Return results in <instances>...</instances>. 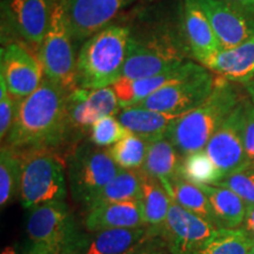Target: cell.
I'll list each match as a JSON object with an SVG mask.
<instances>
[{"instance_id":"cell-16","label":"cell","mask_w":254,"mask_h":254,"mask_svg":"<svg viewBox=\"0 0 254 254\" xmlns=\"http://www.w3.org/2000/svg\"><path fill=\"white\" fill-rule=\"evenodd\" d=\"M207 15L222 49H231L254 37V18L226 0H196Z\"/></svg>"},{"instance_id":"cell-18","label":"cell","mask_w":254,"mask_h":254,"mask_svg":"<svg viewBox=\"0 0 254 254\" xmlns=\"http://www.w3.org/2000/svg\"><path fill=\"white\" fill-rule=\"evenodd\" d=\"M211 72L231 82L254 80V37L231 49H221L201 63Z\"/></svg>"},{"instance_id":"cell-25","label":"cell","mask_w":254,"mask_h":254,"mask_svg":"<svg viewBox=\"0 0 254 254\" xmlns=\"http://www.w3.org/2000/svg\"><path fill=\"white\" fill-rule=\"evenodd\" d=\"M142 186V205L147 227L158 236L161 233L170 211L172 198L155 178L151 177L144 170H141Z\"/></svg>"},{"instance_id":"cell-41","label":"cell","mask_w":254,"mask_h":254,"mask_svg":"<svg viewBox=\"0 0 254 254\" xmlns=\"http://www.w3.org/2000/svg\"><path fill=\"white\" fill-rule=\"evenodd\" d=\"M251 254H254V245H253V249H252V252H251Z\"/></svg>"},{"instance_id":"cell-42","label":"cell","mask_w":254,"mask_h":254,"mask_svg":"<svg viewBox=\"0 0 254 254\" xmlns=\"http://www.w3.org/2000/svg\"><path fill=\"white\" fill-rule=\"evenodd\" d=\"M136 254H140V253H136Z\"/></svg>"},{"instance_id":"cell-5","label":"cell","mask_w":254,"mask_h":254,"mask_svg":"<svg viewBox=\"0 0 254 254\" xmlns=\"http://www.w3.org/2000/svg\"><path fill=\"white\" fill-rule=\"evenodd\" d=\"M21 158L20 201L31 209L50 201H65L66 164L55 148L18 150Z\"/></svg>"},{"instance_id":"cell-34","label":"cell","mask_w":254,"mask_h":254,"mask_svg":"<svg viewBox=\"0 0 254 254\" xmlns=\"http://www.w3.org/2000/svg\"><path fill=\"white\" fill-rule=\"evenodd\" d=\"M20 101L9 93L4 79L0 78V138L2 141L11 131Z\"/></svg>"},{"instance_id":"cell-27","label":"cell","mask_w":254,"mask_h":254,"mask_svg":"<svg viewBox=\"0 0 254 254\" xmlns=\"http://www.w3.org/2000/svg\"><path fill=\"white\" fill-rule=\"evenodd\" d=\"M21 158L20 152L8 145L0 151V206L6 207L20 194Z\"/></svg>"},{"instance_id":"cell-4","label":"cell","mask_w":254,"mask_h":254,"mask_svg":"<svg viewBox=\"0 0 254 254\" xmlns=\"http://www.w3.org/2000/svg\"><path fill=\"white\" fill-rule=\"evenodd\" d=\"M26 237L25 243L32 254H79L87 238L65 201H50L31 208Z\"/></svg>"},{"instance_id":"cell-1","label":"cell","mask_w":254,"mask_h":254,"mask_svg":"<svg viewBox=\"0 0 254 254\" xmlns=\"http://www.w3.org/2000/svg\"><path fill=\"white\" fill-rule=\"evenodd\" d=\"M67 95V90L44 78L40 86L19 104L5 144L15 150H56L69 142Z\"/></svg>"},{"instance_id":"cell-13","label":"cell","mask_w":254,"mask_h":254,"mask_svg":"<svg viewBox=\"0 0 254 254\" xmlns=\"http://www.w3.org/2000/svg\"><path fill=\"white\" fill-rule=\"evenodd\" d=\"M245 99L246 98H244L240 101L233 112L221 124L204 148L215 166L224 174V178L250 165L244 145Z\"/></svg>"},{"instance_id":"cell-32","label":"cell","mask_w":254,"mask_h":254,"mask_svg":"<svg viewBox=\"0 0 254 254\" xmlns=\"http://www.w3.org/2000/svg\"><path fill=\"white\" fill-rule=\"evenodd\" d=\"M123 124L116 116H109L98 120L90 129V141L99 147H109L117 144L119 140L128 134Z\"/></svg>"},{"instance_id":"cell-20","label":"cell","mask_w":254,"mask_h":254,"mask_svg":"<svg viewBox=\"0 0 254 254\" xmlns=\"http://www.w3.org/2000/svg\"><path fill=\"white\" fill-rule=\"evenodd\" d=\"M85 227L94 233L112 228L147 227L141 200L113 202L88 209Z\"/></svg>"},{"instance_id":"cell-38","label":"cell","mask_w":254,"mask_h":254,"mask_svg":"<svg viewBox=\"0 0 254 254\" xmlns=\"http://www.w3.org/2000/svg\"><path fill=\"white\" fill-rule=\"evenodd\" d=\"M1 254H32L26 243H24V245L21 244H12V245L6 246L4 250H2Z\"/></svg>"},{"instance_id":"cell-15","label":"cell","mask_w":254,"mask_h":254,"mask_svg":"<svg viewBox=\"0 0 254 254\" xmlns=\"http://www.w3.org/2000/svg\"><path fill=\"white\" fill-rule=\"evenodd\" d=\"M135 1L138 0H67L73 39L77 43L88 39Z\"/></svg>"},{"instance_id":"cell-3","label":"cell","mask_w":254,"mask_h":254,"mask_svg":"<svg viewBox=\"0 0 254 254\" xmlns=\"http://www.w3.org/2000/svg\"><path fill=\"white\" fill-rule=\"evenodd\" d=\"M131 28L109 25L84 41L77 56V87L113 86L122 78Z\"/></svg>"},{"instance_id":"cell-12","label":"cell","mask_w":254,"mask_h":254,"mask_svg":"<svg viewBox=\"0 0 254 254\" xmlns=\"http://www.w3.org/2000/svg\"><path fill=\"white\" fill-rule=\"evenodd\" d=\"M0 78L15 99L23 100L40 86L45 75L39 58L21 44L9 41L0 51Z\"/></svg>"},{"instance_id":"cell-8","label":"cell","mask_w":254,"mask_h":254,"mask_svg":"<svg viewBox=\"0 0 254 254\" xmlns=\"http://www.w3.org/2000/svg\"><path fill=\"white\" fill-rule=\"evenodd\" d=\"M214 85L215 78L212 72L196 63L189 74L155 92L138 106L183 116L204 103L213 91Z\"/></svg>"},{"instance_id":"cell-10","label":"cell","mask_w":254,"mask_h":254,"mask_svg":"<svg viewBox=\"0 0 254 254\" xmlns=\"http://www.w3.org/2000/svg\"><path fill=\"white\" fill-rule=\"evenodd\" d=\"M53 0H1V31L39 51Z\"/></svg>"},{"instance_id":"cell-7","label":"cell","mask_w":254,"mask_h":254,"mask_svg":"<svg viewBox=\"0 0 254 254\" xmlns=\"http://www.w3.org/2000/svg\"><path fill=\"white\" fill-rule=\"evenodd\" d=\"M120 167L104 147L82 142L69 153L66 161L68 187L73 200L88 208Z\"/></svg>"},{"instance_id":"cell-26","label":"cell","mask_w":254,"mask_h":254,"mask_svg":"<svg viewBox=\"0 0 254 254\" xmlns=\"http://www.w3.org/2000/svg\"><path fill=\"white\" fill-rule=\"evenodd\" d=\"M141 199V168L140 170L120 168L116 177L104 187L99 195L94 199L88 209L101 205L113 204V202L134 201V200Z\"/></svg>"},{"instance_id":"cell-33","label":"cell","mask_w":254,"mask_h":254,"mask_svg":"<svg viewBox=\"0 0 254 254\" xmlns=\"http://www.w3.org/2000/svg\"><path fill=\"white\" fill-rule=\"evenodd\" d=\"M215 186L226 187L239 195L247 205H254V166L247 165L236 172L227 174Z\"/></svg>"},{"instance_id":"cell-21","label":"cell","mask_w":254,"mask_h":254,"mask_svg":"<svg viewBox=\"0 0 254 254\" xmlns=\"http://www.w3.org/2000/svg\"><path fill=\"white\" fill-rule=\"evenodd\" d=\"M194 62H187L180 67L164 72L161 74L140 79H119L113 85V90L118 98L120 107L136 106L171 82L185 77L195 66Z\"/></svg>"},{"instance_id":"cell-39","label":"cell","mask_w":254,"mask_h":254,"mask_svg":"<svg viewBox=\"0 0 254 254\" xmlns=\"http://www.w3.org/2000/svg\"><path fill=\"white\" fill-rule=\"evenodd\" d=\"M245 88H246L247 94H249L250 100L254 104V80L249 82V84H246L245 85Z\"/></svg>"},{"instance_id":"cell-14","label":"cell","mask_w":254,"mask_h":254,"mask_svg":"<svg viewBox=\"0 0 254 254\" xmlns=\"http://www.w3.org/2000/svg\"><path fill=\"white\" fill-rule=\"evenodd\" d=\"M217 230L214 224L172 200L160 234L172 254H194Z\"/></svg>"},{"instance_id":"cell-23","label":"cell","mask_w":254,"mask_h":254,"mask_svg":"<svg viewBox=\"0 0 254 254\" xmlns=\"http://www.w3.org/2000/svg\"><path fill=\"white\" fill-rule=\"evenodd\" d=\"M179 153L180 152L167 136L154 139L148 142L147 154L141 168L151 177L159 180L170 196L172 192V183L178 176L182 163Z\"/></svg>"},{"instance_id":"cell-30","label":"cell","mask_w":254,"mask_h":254,"mask_svg":"<svg viewBox=\"0 0 254 254\" xmlns=\"http://www.w3.org/2000/svg\"><path fill=\"white\" fill-rule=\"evenodd\" d=\"M253 245L240 228H218L194 254H251Z\"/></svg>"},{"instance_id":"cell-40","label":"cell","mask_w":254,"mask_h":254,"mask_svg":"<svg viewBox=\"0 0 254 254\" xmlns=\"http://www.w3.org/2000/svg\"><path fill=\"white\" fill-rule=\"evenodd\" d=\"M145 254H161V253H158V252H153V253H145Z\"/></svg>"},{"instance_id":"cell-6","label":"cell","mask_w":254,"mask_h":254,"mask_svg":"<svg viewBox=\"0 0 254 254\" xmlns=\"http://www.w3.org/2000/svg\"><path fill=\"white\" fill-rule=\"evenodd\" d=\"M67 14V0H53L49 27L39 51L45 78L68 92L77 88V57Z\"/></svg>"},{"instance_id":"cell-19","label":"cell","mask_w":254,"mask_h":254,"mask_svg":"<svg viewBox=\"0 0 254 254\" xmlns=\"http://www.w3.org/2000/svg\"><path fill=\"white\" fill-rule=\"evenodd\" d=\"M155 234L148 227L112 228L87 236L79 254H136L148 238Z\"/></svg>"},{"instance_id":"cell-9","label":"cell","mask_w":254,"mask_h":254,"mask_svg":"<svg viewBox=\"0 0 254 254\" xmlns=\"http://www.w3.org/2000/svg\"><path fill=\"white\" fill-rule=\"evenodd\" d=\"M187 62L176 43L164 37L136 38L131 34L120 79H140L178 68Z\"/></svg>"},{"instance_id":"cell-24","label":"cell","mask_w":254,"mask_h":254,"mask_svg":"<svg viewBox=\"0 0 254 254\" xmlns=\"http://www.w3.org/2000/svg\"><path fill=\"white\" fill-rule=\"evenodd\" d=\"M207 195L218 228H240L247 204L233 190L215 185H198Z\"/></svg>"},{"instance_id":"cell-28","label":"cell","mask_w":254,"mask_h":254,"mask_svg":"<svg viewBox=\"0 0 254 254\" xmlns=\"http://www.w3.org/2000/svg\"><path fill=\"white\" fill-rule=\"evenodd\" d=\"M178 176L195 185H217L224 179V174L205 150L186 154L182 159Z\"/></svg>"},{"instance_id":"cell-36","label":"cell","mask_w":254,"mask_h":254,"mask_svg":"<svg viewBox=\"0 0 254 254\" xmlns=\"http://www.w3.org/2000/svg\"><path fill=\"white\" fill-rule=\"evenodd\" d=\"M240 230L254 243V205H247L246 215Z\"/></svg>"},{"instance_id":"cell-37","label":"cell","mask_w":254,"mask_h":254,"mask_svg":"<svg viewBox=\"0 0 254 254\" xmlns=\"http://www.w3.org/2000/svg\"><path fill=\"white\" fill-rule=\"evenodd\" d=\"M226 1L254 18V0H226Z\"/></svg>"},{"instance_id":"cell-22","label":"cell","mask_w":254,"mask_h":254,"mask_svg":"<svg viewBox=\"0 0 254 254\" xmlns=\"http://www.w3.org/2000/svg\"><path fill=\"white\" fill-rule=\"evenodd\" d=\"M116 117L127 131L151 141L166 136L171 125L180 116L158 112L136 105L123 109Z\"/></svg>"},{"instance_id":"cell-31","label":"cell","mask_w":254,"mask_h":254,"mask_svg":"<svg viewBox=\"0 0 254 254\" xmlns=\"http://www.w3.org/2000/svg\"><path fill=\"white\" fill-rule=\"evenodd\" d=\"M148 140L129 132L122 140L110 147V154L120 168L140 170L147 154Z\"/></svg>"},{"instance_id":"cell-35","label":"cell","mask_w":254,"mask_h":254,"mask_svg":"<svg viewBox=\"0 0 254 254\" xmlns=\"http://www.w3.org/2000/svg\"><path fill=\"white\" fill-rule=\"evenodd\" d=\"M244 145L247 161L254 166V104L250 98H246L244 106Z\"/></svg>"},{"instance_id":"cell-17","label":"cell","mask_w":254,"mask_h":254,"mask_svg":"<svg viewBox=\"0 0 254 254\" xmlns=\"http://www.w3.org/2000/svg\"><path fill=\"white\" fill-rule=\"evenodd\" d=\"M184 39L190 56L201 64L222 49L207 15L196 0H183Z\"/></svg>"},{"instance_id":"cell-2","label":"cell","mask_w":254,"mask_h":254,"mask_svg":"<svg viewBox=\"0 0 254 254\" xmlns=\"http://www.w3.org/2000/svg\"><path fill=\"white\" fill-rule=\"evenodd\" d=\"M244 98L231 81L218 75L207 99L180 116L171 125L166 136L183 155L204 150L212 135Z\"/></svg>"},{"instance_id":"cell-11","label":"cell","mask_w":254,"mask_h":254,"mask_svg":"<svg viewBox=\"0 0 254 254\" xmlns=\"http://www.w3.org/2000/svg\"><path fill=\"white\" fill-rule=\"evenodd\" d=\"M120 107L112 86L94 88L77 87L67 95V118L69 142L80 139L98 120L109 116H117Z\"/></svg>"},{"instance_id":"cell-29","label":"cell","mask_w":254,"mask_h":254,"mask_svg":"<svg viewBox=\"0 0 254 254\" xmlns=\"http://www.w3.org/2000/svg\"><path fill=\"white\" fill-rule=\"evenodd\" d=\"M171 198L187 211L192 212V213L199 215V217L204 218L215 225L209 200L204 190L200 189V186L187 182L180 176H177L172 183Z\"/></svg>"}]
</instances>
